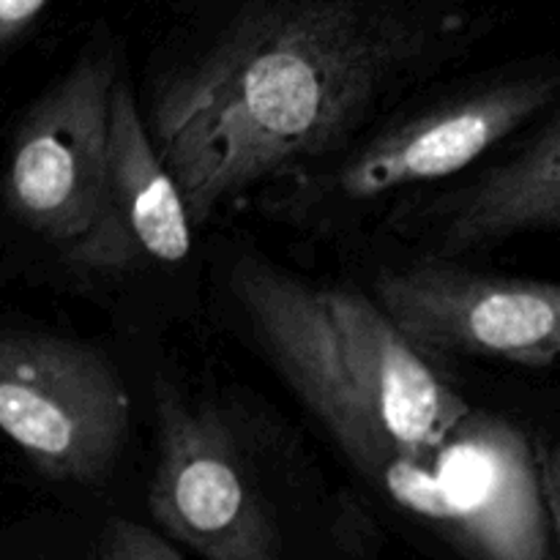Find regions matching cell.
Listing matches in <instances>:
<instances>
[{"label": "cell", "instance_id": "obj_4", "mask_svg": "<svg viewBox=\"0 0 560 560\" xmlns=\"http://www.w3.org/2000/svg\"><path fill=\"white\" fill-rule=\"evenodd\" d=\"M156 470L148 509L202 560H284L282 539L219 410L156 381Z\"/></svg>", "mask_w": 560, "mask_h": 560}, {"label": "cell", "instance_id": "obj_11", "mask_svg": "<svg viewBox=\"0 0 560 560\" xmlns=\"http://www.w3.org/2000/svg\"><path fill=\"white\" fill-rule=\"evenodd\" d=\"M375 485H381V490L405 512L427 520L441 530L443 520H446V506H443L438 476L432 470V457L394 459L392 465H386Z\"/></svg>", "mask_w": 560, "mask_h": 560}, {"label": "cell", "instance_id": "obj_10", "mask_svg": "<svg viewBox=\"0 0 560 560\" xmlns=\"http://www.w3.org/2000/svg\"><path fill=\"white\" fill-rule=\"evenodd\" d=\"M558 222L560 120L552 113L517 156L481 175L443 213L435 260L498 244L517 233L556 230Z\"/></svg>", "mask_w": 560, "mask_h": 560}, {"label": "cell", "instance_id": "obj_7", "mask_svg": "<svg viewBox=\"0 0 560 560\" xmlns=\"http://www.w3.org/2000/svg\"><path fill=\"white\" fill-rule=\"evenodd\" d=\"M446 520L441 530L474 560H558L530 459V435L470 410L432 454Z\"/></svg>", "mask_w": 560, "mask_h": 560}, {"label": "cell", "instance_id": "obj_8", "mask_svg": "<svg viewBox=\"0 0 560 560\" xmlns=\"http://www.w3.org/2000/svg\"><path fill=\"white\" fill-rule=\"evenodd\" d=\"M556 74H525L454 96L372 137L331 178L339 200H375L405 186L459 173L545 113Z\"/></svg>", "mask_w": 560, "mask_h": 560}, {"label": "cell", "instance_id": "obj_1", "mask_svg": "<svg viewBox=\"0 0 560 560\" xmlns=\"http://www.w3.org/2000/svg\"><path fill=\"white\" fill-rule=\"evenodd\" d=\"M432 42L392 0H279L241 16L159 85L145 120L191 228L342 145Z\"/></svg>", "mask_w": 560, "mask_h": 560}, {"label": "cell", "instance_id": "obj_13", "mask_svg": "<svg viewBox=\"0 0 560 560\" xmlns=\"http://www.w3.org/2000/svg\"><path fill=\"white\" fill-rule=\"evenodd\" d=\"M530 459H534V479L539 490L541 506L552 530L560 536V459L558 446L547 438L530 435Z\"/></svg>", "mask_w": 560, "mask_h": 560}, {"label": "cell", "instance_id": "obj_9", "mask_svg": "<svg viewBox=\"0 0 560 560\" xmlns=\"http://www.w3.org/2000/svg\"><path fill=\"white\" fill-rule=\"evenodd\" d=\"M191 252V222L178 184L153 148L129 80L118 74L109 93L107 159L88 233L66 249L82 271L118 273L178 266Z\"/></svg>", "mask_w": 560, "mask_h": 560}, {"label": "cell", "instance_id": "obj_12", "mask_svg": "<svg viewBox=\"0 0 560 560\" xmlns=\"http://www.w3.org/2000/svg\"><path fill=\"white\" fill-rule=\"evenodd\" d=\"M102 560H186L156 530L135 520H113L104 530Z\"/></svg>", "mask_w": 560, "mask_h": 560}, {"label": "cell", "instance_id": "obj_5", "mask_svg": "<svg viewBox=\"0 0 560 560\" xmlns=\"http://www.w3.org/2000/svg\"><path fill=\"white\" fill-rule=\"evenodd\" d=\"M372 301L427 364L435 355H476L550 370L558 359L560 290L547 279L419 262L383 271Z\"/></svg>", "mask_w": 560, "mask_h": 560}, {"label": "cell", "instance_id": "obj_3", "mask_svg": "<svg viewBox=\"0 0 560 560\" xmlns=\"http://www.w3.org/2000/svg\"><path fill=\"white\" fill-rule=\"evenodd\" d=\"M129 421V388L96 348L52 334L0 331V435L49 481H102Z\"/></svg>", "mask_w": 560, "mask_h": 560}, {"label": "cell", "instance_id": "obj_2", "mask_svg": "<svg viewBox=\"0 0 560 560\" xmlns=\"http://www.w3.org/2000/svg\"><path fill=\"white\" fill-rule=\"evenodd\" d=\"M230 288L279 375L370 481L399 457H432L470 413L366 295L260 257H241Z\"/></svg>", "mask_w": 560, "mask_h": 560}, {"label": "cell", "instance_id": "obj_14", "mask_svg": "<svg viewBox=\"0 0 560 560\" xmlns=\"http://www.w3.org/2000/svg\"><path fill=\"white\" fill-rule=\"evenodd\" d=\"M47 0H0V52L36 22Z\"/></svg>", "mask_w": 560, "mask_h": 560}, {"label": "cell", "instance_id": "obj_6", "mask_svg": "<svg viewBox=\"0 0 560 560\" xmlns=\"http://www.w3.org/2000/svg\"><path fill=\"white\" fill-rule=\"evenodd\" d=\"M115 80V55L91 49L33 104L11 142L3 175L11 217L66 249L96 213Z\"/></svg>", "mask_w": 560, "mask_h": 560}]
</instances>
